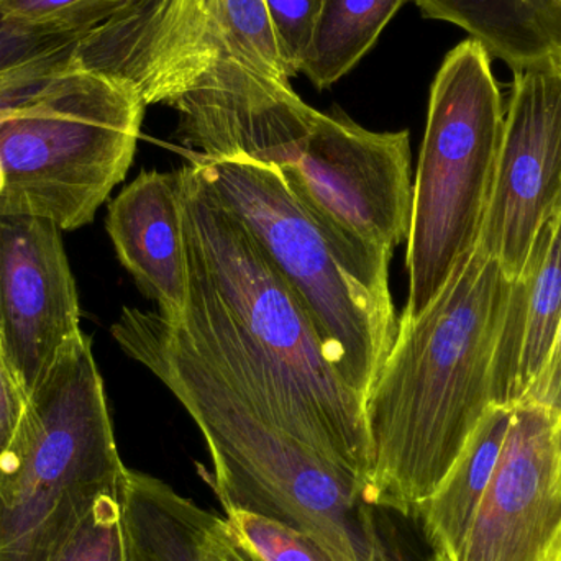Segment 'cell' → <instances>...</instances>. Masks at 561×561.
I'll list each match as a JSON object with an SVG mask.
<instances>
[{"mask_svg":"<svg viewBox=\"0 0 561 561\" xmlns=\"http://www.w3.org/2000/svg\"><path fill=\"white\" fill-rule=\"evenodd\" d=\"M190 294L174 323L273 424L366 488L365 401L330 362L299 297L196 164L181 168Z\"/></svg>","mask_w":561,"mask_h":561,"instance_id":"cell-1","label":"cell"},{"mask_svg":"<svg viewBox=\"0 0 561 561\" xmlns=\"http://www.w3.org/2000/svg\"><path fill=\"white\" fill-rule=\"evenodd\" d=\"M514 279L480 247L394 345L365 402V500L414 517L494 405L497 346Z\"/></svg>","mask_w":561,"mask_h":561,"instance_id":"cell-2","label":"cell"},{"mask_svg":"<svg viewBox=\"0 0 561 561\" xmlns=\"http://www.w3.org/2000/svg\"><path fill=\"white\" fill-rule=\"evenodd\" d=\"M112 336L184 405L209 448L199 468L224 511H245L307 534L335 561H401L365 486L345 468L256 411L158 310L125 307Z\"/></svg>","mask_w":561,"mask_h":561,"instance_id":"cell-3","label":"cell"},{"mask_svg":"<svg viewBox=\"0 0 561 561\" xmlns=\"http://www.w3.org/2000/svg\"><path fill=\"white\" fill-rule=\"evenodd\" d=\"M193 163L259 240L309 313L330 362L366 402L399 332L389 290L392 253L313 213L276 168L199 154Z\"/></svg>","mask_w":561,"mask_h":561,"instance_id":"cell-4","label":"cell"},{"mask_svg":"<svg viewBox=\"0 0 561 561\" xmlns=\"http://www.w3.org/2000/svg\"><path fill=\"white\" fill-rule=\"evenodd\" d=\"M127 468L92 343L82 335L28 398L0 458V561H46Z\"/></svg>","mask_w":561,"mask_h":561,"instance_id":"cell-5","label":"cell"},{"mask_svg":"<svg viewBox=\"0 0 561 561\" xmlns=\"http://www.w3.org/2000/svg\"><path fill=\"white\" fill-rule=\"evenodd\" d=\"M145 107L130 85L79 65L53 79L0 124V216L92 222L130 170Z\"/></svg>","mask_w":561,"mask_h":561,"instance_id":"cell-6","label":"cell"},{"mask_svg":"<svg viewBox=\"0 0 561 561\" xmlns=\"http://www.w3.org/2000/svg\"><path fill=\"white\" fill-rule=\"evenodd\" d=\"M504 115L488 49L473 38L455 46L431 89L405 242L409 296L399 319H417L478 245Z\"/></svg>","mask_w":561,"mask_h":561,"instance_id":"cell-7","label":"cell"},{"mask_svg":"<svg viewBox=\"0 0 561 561\" xmlns=\"http://www.w3.org/2000/svg\"><path fill=\"white\" fill-rule=\"evenodd\" d=\"M224 59L289 81L265 0H138L82 36L76 62L167 104Z\"/></svg>","mask_w":561,"mask_h":561,"instance_id":"cell-8","label":"cell"},{"mask_svg":"<svg viewBox=\"0 0 561 561\" xmlns=\"http://www.w3.org/2000/svg\"><path fill=\"white\" fill-rule=\"evenodd\" d=\"M313 213L394 252L411 232L414 186L409 131H371L346 115L319 114L293 163L278 170Z\"/></svg>","mask_w":561,"mask_h":561,"instance_id":"cell-9","label":"cell"},{"mask_svg":"<svg viewBox=\"0 0 561 561\" xmlns=\"http://www.w3.org/2000/svg\"><path fill=\"white\" fill-rule=\"evenodd\" d=\"M490 206L478 247L511 279L561 209V58L513 69Z\"/></svg>","mask_w":561,"mask_h":561,"instance_id":"cell-10","label":"cell"},{"mask_svg":"<svg viewBox=\"0 0 561 561\" xmlns=\"http://www.w3.org/2000/svg\"><path fill=\"white\" fill-rule=\"evenodd\" d=\"M454 561H561V417L520 402Z\"/></svg>","mask_w":561,"mask_h":561,"instance_id":"cell-11","label":"cell"},{"mask_svg":"<svg viewBox=\"0 0 561 561\" xmlns=\"http://www.w3.org/2000/svg\"><path fill=\"white\" fill-rule=\"evenodd\" d=\"M51 220L0 216V352L32 396L78 342V289Z\"/></svg>","mask_w":561,"mask_h":561,"instance_id":"cell-12","label":"cell"},{"mask_svg":"<svg viewBox=\"0 0 561 561\" xmlns=\"http://www.w3.org/2000/svg\"><path fill=\"white\" fill-rule=\"evenodd\" d=\"M180 135L199 157L280 168L296 158L320 112L265 72L233 59L214 65L171 102Z\"/></svg>","mask_w":561,"mask_h":561,"instance_id":"cell-13","label":"cell"},{"mask_svg":"<svg viewBox=\"0 0 561 561\" xmlns=\"http://www.w3.org/2000/svg\"><path fill=\"white\" fill-rule=\"evenodd\" d=\"M105 227L141 293L168 322H180L190 294L180 171H141L112 201Z\"/></svg>","mask_w":561,"mask_h":561,"instance_id":"cell-14","label":"cell"},{"mask_svg":"<svg viewBox=\"0 0 561 561\" xmlns=\"http://www.w3.org/2000/svg\"><path fill=\"white\" fill-rule=\"evenodd\" d=\"M561 322V209L542 227L514 279L497 346L494 404L523 401L546 365Z\"/></svg>","mask_w":561,"mask_h":561,"instance_id":"cell-15","label":"cell"},{"mask_svg":"<svg viewBox=\"0 0 561 561\" xmlns=\"http://www.w3.org/2000/svg\"><path fill=\"white\" fill-rule=\"evenodd\" d=\"M121 503L127 561H256L226 517L203 510L157 478L125 471Z\"/></svg>","mask_w":561,"mask_h":561,"instance_id":"cell-16","label":"cell"},{"mask_svg":"<svg viewBox=\"0 0 561 561\" xmlns=\"http://www.w3.org/2000/svg\"><path fill=\"white\" fill-rule=\"evenodd\" d=\"M513 408L491 405L437 491L415 511L432 561H454L493 478Z\"/></svg>","mask_w":561,"mask_h":561,"instance_id":"cell-17","label":"cell"},{"mask_svg":"<svg viewBox=\"0 0 561 561\" xmlns=\"http://www.w3.org/2000/svg\"><path fill=\"white\" fill-rule=\"evenodd\" d=\"M422 15L467 30L513 69L561 58V0H414Z\"/></svg>","mask_w":561,"mask_h":561,"instance_id":"cell-18","label":"cell"},{"mask_svg":"<svg viewBox=\"0 0 561 561\" xmlns=\"http://www.w3.org/2000/svg\"><path fill=\"white\" fill-rule=\"evenodd\" d=\"M408 0H323L300 72L323 91L348 75Z\"/></svg>","mask_w":561,"mask_h":561,"instance_id":"cell-19","label":"cell"},{"mask_svg":"<svg viewBox=\"0 0 561 561\" xmlns=\"http://www.w3.org/2000/svg\"><path fill=\"white\" fill-rule=\"evenodd\" d=\"M82 35L23 25L0 10V108L38 95L75 68Z\"/></svg>","mask_w":561,"mask_h":561,"instance_id":"cell-20","label":"cell"},{"mask_svg":"<svg viewBox=\"0 0 561 561\" xmlns=\"http://www.w3.org/2000/svg\"><path fill=\"white\" fill-rule=\"evenodd\" d=\"M46 561H127L121 491L99 497Z\"/></svg>","mask_w":561,"mask_h":561,"instance_id":"cell-21","label":"cell"},{"mask_svg":"<svg viewBox=\"0 0 561 561\" xmlns=\"http://www.w3.org/2000/svg\"><path fill=\"white\" fill-rule=\"evenodd\" d=\"M138 0H0V10L23 25L88 35Z\"/></svg>","mask_w":561,"mask_h":561,"instance_id":"cell-22","label":"cell"},{"mask_svg":"<svg viewBox=\"0 0 561 561\" xmlns=\"http://www.w3.org/2000/svg\"><path fill=\"white\" fill-rule=\"evenodd\" d=\"M226 520L256 561H335L317 540L286 524L245 511H226Z\"/></svg>","mask_w":561,"mask_h":561,"instance_id":"cell-23","label":"cell"},{"mask_svg":"<svg viewBox=\"0 0 561 561\" xmlns=\"http://www.w3.org/2000/svg\"><path fill=\"white\" fill-rule=\"evenodd\" d=\"M284 68L289 78L302 69L323 0H265Z\"/></svg>","mask_w":561,"mask_h":561,"instance_id":"cell-24","label":"cell"},{"mask_svg":"<svg viewBox=\"0 0 561 561\" xmlns=\"http://www.w3.org/2000/svg\"><path fill=\"white\" fill-rule=\"evenodd\" d=\"M28 396L0 352V458L15 437Z\"/></svg>","mask_w":561,"mask_h":561,"instance_id":"cell-25","label":"cell"},{"mask_svg":"<svg viewBox=\"0 0 561 561\" xmlns=\"http://www.w3.org/2000/svg\"><path fill=\"white\" fill-rule=\"evenodd\" d=\"M520 402L540 405L561 417V322L542 371Z\"/></svg>","mask_w":561,"mask_h":561,"instance_id":"cell-26","label":"cell"}]
</instances>
